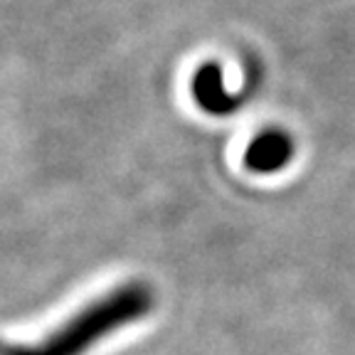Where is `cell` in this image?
<instances>
[{"instance_id": "cell-1", "label": "cell", "mask_w": 355, "mask_h": 355, "mask_svg": "<svg viewBox=\"0 0 355 355\" xmlns=\"http://www.w3.org/2000/svg\"><path fill=\"white\" fill-rule=\"evenodd\" d=\"M150 309H153V291L146 284H123L84 306L47 338L30 348H15L12 355H84L99 340L109 338L114 331L141 321Z\"/></svg>"}, {"instance_id": "cell-2", "label": "cell", "mask_w": 355, "mask_h": 355, "mask_svg": "<svg viewBox=\"0 0 355 355\" xmlns=\"http://www.w3.org/2000/svg\"><path fill=\"white\" fill-rule=\"evenodd\" d=\"M291 155H294L291 136L286 131H279V128H269L250 141V146L244 150V166L252 173L266 175V173L282 171L291 161Z\"/></svg>"}, {"instance_id": "cell-4", "label": "cell", "mask_w": 355, "mask_h": 355, "mask_svg": "<svg viewBox=\"0 0 355 355\" xmlns=\"http://www.w3.org/2000/svg\"><path fill=\"white\" fill-rule=\"evenodd\" d=\"M12 353H15V348H10L8 343H3V340H0V355H12Z\"/></svg>"}, {"instance_id": "cell-3", "label": "cell", "mask_w": 355, "mask_h": 355, "mask_svg": "<svg viewBox=\"0 0 355 355\" xmlns=\"http://www.w3.org/2000/svg\"><path fill=\"white\" fill-rule=\"evenodd\" d=\"M193 96L200 106L210 114H227L232 111L234 99H230L227 92H225V84H222V74L215 64L202 67L193 79Z\"/></svg>"}]
</instances>
